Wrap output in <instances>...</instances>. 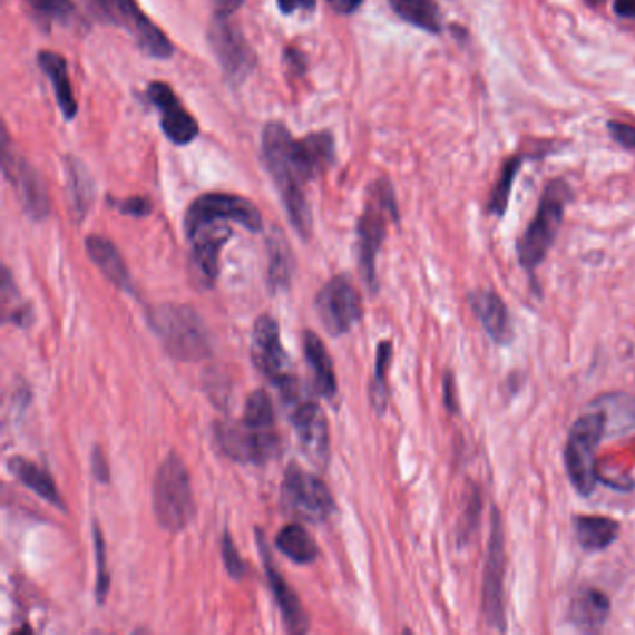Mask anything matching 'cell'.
I'll list each match as a JSON object with an SVG mask.
<instances>
[{"label":"cell","instance_id":"ffe728a7","mask_svg":"<svg viewBox=\"0 0 635 635\" xmlns=\"http://www.w3.org/2000/svg\"><path fill=\"white\" fill-rule=\"evenodd\" d=\"M86 252L96 267L105 274L108 282H113L119 290L131 287V274L125 265L124 257L118 248L108 238L101 235H90L86 238Z\"/></svg>","mask_w":635,"mask_h":635},{"label":"cell","instance_id":"60d3db41","mask_svg":"<svg viewBox=\"0 0 635 635\" xmlns=\"http://www.w3.org/2000/svg\"><path fill=\"white\" fill-rule=\"evenodd\" d=\"M443 401H446V407H448L451 414H457L459 412V398H457V384H455L453 377L451 374H446V380H443Z\"/></svg>","mask_w":635,"mask_h":635},{"label":"cell","instance_id":"ac0fdd59","mask_svg":"<svg viewBox=\"0 0 635 635\" xmlns=\"http://www.w3.org/2000/svg\"><path fill=\"white\" fill-rule=\"evenodd\" d=\"M471 310L481 321L482 329L499 345H507L512 340L511 318L504 299L494 291H471L468 295Z\"/></svg>","mask_w":635,"mask_h":635},{"label":"cell","instance_id":"9a60e30c","mask_svg":"<svg viewBox=\"0 0 635 635\" xmlns=\"http://www.w3.org/2000/svg\"><path fill=\"white\" fill-rule=\"evenodd\" d=\"M148 97L163 114L160 127L168 140L177 146H187L198 137V121L183 108L170 86L166 82H152Z\"/></svg>","mask_w":635,"mask_h":635},{"label":"cell","instance_id":"74e56055","mask_svg":"<svg viewBox=\"0 0 635 635\" xmlns=\"http://www.w3.org/2000/svg\"><path fill=\"white\" fill-rule=\"evenodd\" d=\"M119 213H124V215L129 216H148L152 213V204H149V199L143 198V196H133V198L121 199L118 202Z\"/></svg>","mask_w":635,"mask_h":635},{"label":"cell","instance_id":"d4e9b609","mask_svg":"<svg viewBox=\"0 0 635 635\" xmlns=\"http://www.w3.org/2000/svg\"><path fill=\"white\" fill-rule=\"evenodd\" d=\"M574 534L578 545L585 551L606 550L617 540L618 524L613 518L598 517V515H579L574 518Z\"/></svg>","mask_w":635,"mask_h":635},{"label":"cell","instance_id":"44dd1931","mask_svg":"<svg viewBox=\"0 0 635 635\" xmlns=\"http://www.w3.org/2000/svg\"><path fill=\"white\" fill-rule=\"evenodd\" d=\"M302 346H304V356H306L307 365L313 374V384L315 390L323 398L332 399L338 392V382H335L334 363L330 358L326 346L318 334L313 332H304L302 338Z\"/></svg>","mask_w":635,"mask_h":635},{"label":"cell","instance_id":"8992f818","mask_svg":"<svg viewBox=\"0 0 635 635\" xmlns=\"http://www.w3.org/2000/svg\"><path fill=\"white\" fill-rule=\"evenodd\" d=\"M606 416L600 410L587 412L579 420L574 421L568 432L567 448H565V465L568 477L576 492L590 496L595 492L598 473H596V449L606 434Z\"/></svg>","mask_w":635,"mask_h":635},{"label":"cell","instance_id":"4dcf8cb0","mask_svg":"<svg viewBox=\"0 0 635 635\" xmlns=\"http://www.w3.org/2000/svg\"><path fill=\"white\" fill-rule=\"evenodd\" d=\"M393 345L392 341H382L377 349V360H374V374L369 388V398H371V407L377 414H384L388 404V371L392 363Z\"/></svg>","mask_w":635,"mask_h":635},{"label":"cell","instance_id":"7a4b0ae2","mask_svg":"<svg viewBox=\"0 0 635 635\" xmlns=\"http://www.w3.org/2000/svg\"><path fill=\"white\" fill-rule=\"evenodd\" d=\"M573 198V188L565 179H551L543 190L534 221L517 244L518 262L528 273H535L548 256Z\"/></svg>","mask_w":635,"mask_h":635},{"label":"cell","instance_id":"83f0119b","mask_svg":"<svg viewBox=\"0 0 635 635\" xmlns=\"http://www.w3.org/2000/svg\"><path fill=\"white\" fill-rule=\"evenodd\" d=\"M388 2L404 23L412 25L427 35H442V18L437 0H388Z\"/></svg>","mask_w":635,"mask_h":635},{"label":"cell","instance_id":"ba28073f","mask_svg":"<svg viewBox=\"0 0 635 635\" xmlns=\"http://www.w3.org/2000/svg\"><path fill=\"white\" fill-rule=\"evenodd\" d=\"M215 222H237L250 232H262V213L256 205L235 194L211 193L194 199L185 215V232L194 237L202 227Z\"/></svg>","mask_w":635,"mask_h":635},{"label":"cell","instance_id":"7402d4cb","mask_svg":"<svg viewBox=\"0 0 635 635\" xmlns=\"http://www.w3.org/2000/svg\"><path fill=\"white\" fill-rule=\"evenodd\" d=\"M4 172L7 174L12 172L13 185H18L27 213L35 221L46 218L47 213H49V198H47L46 187H43L38 174L23 160L16 163V157H13L12 166L4 165Z\"/></svg>","mask_w":635,"mask_h":635},{"label":"cell","instance_id":"d6a6232c","mask_svg":"<svg viewBox=\"0 0 635 635\" xmlns=\"http://www.w3.org/2000/svg\"><path fill=\"white\" fill-rule=\"evenodd\" d=\"M94 546H96L97 559L96 598L99 604H105L108 589H110V576H108L107 545L97 524H94Z\"/></svg>","mask_w":635,"mask_h":635},{"label":"cell","instance_id":"2e32d148","mask_svg":"<svg viewBox=\"0 0 635 635\" xmlns=\"http://www.w3.org/2000/svg\"><path fill=\"white\" fill-rule=\"evenodd\" d=\"M229 237H232V229L227 226H218V222L202 227L194 237H190L194 279L205 290L213 287L218 279L221 252Z\"/></svg>","mask_w":635,"mask_h":635},{"label":"cell","instance_id":"6da1fadb","mask_svg":"<svg viewBox=\"0 0 635 635\" xmlns=\"http://www.w3.org/2000/svg\"><path fill=\"white\" fill-rule=\"evenodd\" d=\"M293 144L295 138L291 137L290 129L285 125L268 124L265 127L262 140L263 159L268 174L273 176L276 187L280 188L291 224L302 237L307 238L312 233V215L302 190L306 183L302 182L293 160Z\"/></svg>","mask_w":635,"mask_h":635},{"label":"cell","instance_id":"1f68e13d","mask_svg":"<svg viewBox=\"0 0 635 635\" xmlns=\"http://www.w3.org/2000/svg\"><path fill=\"white\" fill-rule=\"evenodd\" d=\"M293 276V256L290 244L279 232L268 238V284L274 290L287 287Z\"/></svg>","mask_w":635,"mask_h":635},{"label":"cell","instance_id":"f546056e","mask_svg":"<svg viewBox=\"0 0 635 635\" xmlns=\"http://www.w3.org/2000/svg\"><path fill=\"white\" fill-rule=\"evenodd\" d=\"M276 546L285 557L299 565H310L318 559V545L310 537L306 529L299 524H290L276 537Z\"/></svg>","mask_w":635,"mask_h":635},{"label":"cell","instance_id":"ab89813d","mask_svg":"<svg viewBox=\"0 0 635 635\" xmlns=\"http://www.w3.org/2000/svg\"><path fill=\"white\" fill-rule=\"evenodd\" d=\"M280 12L293 16L296 12H312L315 10V0H279Z\"/></svg>","mask_w":635,"mask_h":635},{"label":"cell","instance_id":"7c38bea8","mask_svg":"<svg viewBox=\"0 0 635 635\" xmlns=\"http://www.w3.org/2000/svg\"><path fill=\"white\" fill-rule=\"evenodd\" d=\"M505 534L498 511L494 509L492 531L488 540L485 584H482V612L490 628L505 629Z\"/></svg>","mask_w":635,"mask_h":635},{"label":"cell","instance_id":"8d00e7d4","mask_svg":"<svg viewBox=\"0 0 635 635\" xmlns=\"http://www.w3.org/2000/svg\"><path fill=\"white\" fill-rule=\"evenodd\" d=\"M607 131L613 143H617L621 148L635 152V127L634 125L623 124V121H607Z\"/></svg>","mask_w":635,"mask_h":635},{"label":"cell","instance_id":"30bf717a","mask_svg":"<svg viewBox=\"0 0 635 635\" xmlns=\"http://www.w3.org/2000/svg\"><path fill=\"white\" fill-rule=\"evenodd\" d=\"M252 362L260 373L273 380L282 398H291L301 390L295 377L287 369V358H285L282 340H280L279 323L271 315H262L254 324Z\"/></svg>","mask_w":635,"mask_h":635},{"label":"cell","instance_id":"f1b7e54d","mask_svg":"<svg viewBox=\"0 0 635 635\" xmlns=\"http://www.w3.org/2000/svg\"><path fill=\"white\" fill-rule=\"evenodd\" d=\"M537 157H543V154H517L505 160L498 183L494 185L492 194L488 198V215L499 216V218L505 215V211L509 207V199H511L512 183L517 179L518 172H520L526 160L537 159Z\"/></svg>","mask_w":635,"mask_h":635},{"label":"cell","instance_id":"603a6c76","mask_svg":"<svg viewBox=\"0 0 635 635\" xmlns=\"http://www.w3.org/2000/svg\"><path fill=\"white\" fill-rule=\"evenodd\" d=\"M125 27L131 30L135 38H137L138 46L143 47L149 57L166 60V58H170L174 55L172 41L163 35V30L152 19L146 18L140 12V8L135 2L129 4L127 18H125Z\"/></svg>","mask_w":635,"mask_h":635},{"label":"cell","instance_id":"7bdbcfd3","mask_svg":"<svg viewBox=\"0 0 635 635\" xmlns=\"http://www.w3.org/2000/svg\"><path fill=\"white\" fill-rule=\"evenodd\" d=\"M326 2L334 12L341 13V16H351L363 4V0H326Z\"/></svg>","mask_w":635,"mask_h":635},{"label":"cell","instance_id":"d590c367","mask_svg":"<svg viewBox=\"0 0 635 635\" xmlns=\"http://www.w3.org/2000/svg\"><path fill=\"white\" fill-rule=\"evenodd\" d=\"M133 0H91V4L105 16V19L116 25H125L127 8Z\"/></svg>","mask_w":635,"mask_h":635},{"label":"cell","instance_id":"f35d334b","mask_svg":"<svg viewBox=\"0 0 635 635\" xmlns=\"http://www.w3.org/2000/svg\"><path fill=\"white\" fill-rule=\"evenodd\" d=\"M91 471L96 476L97 481H110V470H108L107 457L102 453L101 449L94 448L91 451Z\"/></svg>","mask_w":635,"mask_h":635},{"label":"cell","instance_id":"4316f807","mask_svg":"<svg viewBox=\"0 0 635 635\" xmlns=\"http://www.w3.org/2000/svg\"><path fill=\"white\" fill-rule=\"evenodd\" d=\"M609 613H612V602L598 589L582 590L570 606L573 623L585 632L602 628Z\"/></svg>","mask_w":635,"mask_h":635},{"label":"cell","instance_id":"9c48e42d","mask_svg":"<svg viewBox=\"0 0 635 635\" xmlns=\"http://www.w3.org/2000/svg\"><path fill=\"white\" fill-rule=\"evenodd\" d=\"M285 509L306 522H324L332 517L335 504L321 477L291 465L282 482Z\"/></svg>","mask_w":635,"mask_h":635},{"label":"cell","instance_id":"5b68a950","mask_svg":"<svg viewBox=\"0 0 635 635\" xmlns=\"http://www.w3.org/2000/svg\"><path fill=\"white\" fill-rule=\"evenodd\" d=\"M390 221H399L398 204L392 185L382 179L371 185L368 205L358 221L360 268L371 291H377V254L387 238Z\"/></svg>","mask_w":635,"mask_h":635},{"label":"cell","instance_id":"836d02e7","mask_svg":"<svg viewBox=\"0 0 635 635\" xmlns=\"http://www.w3.org/2000/svg\"><path fill=\"white\" fill-rule=\"evenodd\" d=\"M30 8L43 21H69L74 18L75 8L71 0H29Z\"/></svg>","mask_w":635,"mask_h":635},{"label":"cell","instance_id":"3957f363","mask_svg":"<svg viewBox=\"0 0 635 635\" xmlns=\"http://www.w3.org/2000/svg\"><path fill=\"white\" fill-rule=\"evenodd\" d=\"M154 329L166 352L182 362H199L211 354V340L204 319L190 306L163 304L149 312Z\"/></svg>","mask_w":635,"mask_h":635},{"label":"cell","instance_id":"5bb4252c","mask_svg":"<svg viewBox=\"0 0 635 635\" xmlns=\"http://www.w3.org/2000/svg\"><path fill=\"white\" fill-rule=\"evenodd\" d=\"M209 40L227 79L233 80L235 85L243 82L254 68L256 57L241 30L229 23V18L215 16L211 25Z\"/></svg>","mask_w":635,"mask_h":635},{"label":"cell","instance_id":"52a82bcc","mask_svg":"<svg viewBox=\"0 0 635 635\" xmlns=\"http://www.w3.org/2000/svg\"><path fill=\"white\" fill-rule=\"evenodd\" d=\"M215 442L227 459L244 465H265L276 459L282 442L276 427L254 426L250 421H221L215 427Z\"/></svg>","mask_w":635,"mask_h":635},{"label":"cell","instance_id":"cb8c5ba5","mask_svg":"<svg viewBox=\"0 0 635 635\" xmlns=\"http://www.w3.org/2000/svg\"><path fill=\"white\" fill-rule=\"evenodd\" d=\"M38 63H40L41 71L51 80L52 90H55L58 107L62 110L63 118L74 119L77 116V101H75L74 86L69 80L66 58L60 57L57 52L41 51L38 55Z\"/></svg>","mask_w":635,"mask_h":635},{"label":"cell","instance_id":"bcb514c9","mask_svg":"<svg viewBox=\"0 0 635 635\" xmlns=\"http://www.w3.org/2000/svg\"><path fill=\"white\" fill-rule=\"evenodd\" d=\"M600 2H604V0H587V4H590V7H596V4H600Z\"/></svg>","mask_w":635,"mask_h":635},{"label":"cell","instance_id":"484cf974","mask_svg":"<svg viewBox=\"0 0 635 635\" xmlns=\"http://www.w3.org/2000/svg\"><path fill=\"white\" fill-rule=\"evenodd\" d=\"M8 468L13 477H18L25 487L30 488L36 496L46 499L47 504L55 505L57 509H63L62 496L58 494L57 482L49 471L40 466L23 459V457H12L8 462Z\"/></svg>","mask_w":635,"mask_h":635},{"label":"cell","instance_id":"e575fe53","mask_svg":"<svg viewBox=\"0 0 635 635\" xmlns=\"http://www.w3.org/2000/svg\"><path fill=\"white\" fill-rule=\"evenodd\" d=\"M222 557H224V565H226V570L233 579L243 578L244 570V561L238 556V550L233 545L232 535L224 534L222 537Z\"/></svg>","mask_w":635,"mask_h":635},{"label":"cell","instance_id":"f6af8a7d","mask_svg":"<svg viewBox=\"0 0 635 635\" xmlns=\"http://www.w3.org/2000/svg\"><path fill=\"white\" fill-rule=\"evenodd\" d=\"M285 62L295 69V74H304V69H306V60L302 57V52L295 51V49L285 51Z\"/></svg>","mask_w":635,"mask_h":635},{"label":"cell","instance_id":"8fae6325","mask_svg":"<svg viewBox=\"0 0 635 635\" xmlns=\"http://www.w3.org/2000/svg\"><path fill=\"white\" fill-rule=\"evenodd\" d=\"M315 310L329 334L343 335L362 319V296L351 280L335 276L319 291Z\"/></svg>","mask_w":635,"mask_h":635},{"label":"cell","instance_id":"e0dca14e","mask_svg":"<svg viewBox=\"0 0 635 635\" xmlns=\"http://www.w3.org/2000/svg\"><path fill=\"white\" fill-rule=\"evenodd\" d=\"M260 550H262L263 559H265V570H267L268 585L273 589L274 600L279 602L280 612L284 617L285 628L291 634H304L310 628L307 624L306 613L302 609L299 596L293 593L290 584L282 578V574L276 570L271 559V554L267 551V546L263 543L262 535H260Z\"/></svg>","mask_w":635,"mask_h":635},{"label":"cell","instance_id":"ee69618b","mask_svg":"<svg viewBox=\"0 0 635 635\" xmlns=\"http://www.w3.org/2000/svg\"><path fill=\"white\" fill-rule=\"evenodd\" d=\"M613 12L617 13L618 18L635 21V0H613Z\"/></svg>","mask_w":635,"mask_h":635},{"label":"cell","instance_id":"4fadbf2b","mask_svg":"<svg viewBox=\"0 0 635 635\" xmlns=\"http://www.w3.org/2000/svg\"><path fill=\"white\" fill-rule=\"evenodd\" d=\"M287 404L291 407V423L295 427L304 453L307 459L323 468L330 459L329 421L323 409L315 401L301 395L291 399Z\"/></svg>","mask_w":635,"mask_h":635},{"label":"cell","instance_id":"d6986e66","mask_svg":"<svg viewBox=\"0 0 635 635\" xmlns=\"http://www.w3.org/2000/svg\"><path fill=\"white\" fill-rule=\"evenodd\" d=\"M334 138L330 133H315L293 144V160L302 182H312L313 177L329 168L334 160Z\"/></svg>","mask_w":635,"mask_h":635},{"label":"cell","instance_id":"277c9868","mask_svg":"<svg viewBox=\"0 0 635 635\" xmlns=\"http://www.w3.org/2000/svg\"><path fill=\"white\" fill-rule=\"evenodd\" d=\"M154 511L160 528L170 534L183 531L196 515L190 473L177 455L166 457L155 476Z\"/></svg>","mask_w":635,"mask_h":635},{"label":"cell","instance_id":"b9f144b4","mask_svg":"<svg viewBox=\"0 0 635 635\" xmlns=\"http://www.w3.org/2000/svg\"><path fill=\"white\" fill-rule=\"evenodd\" d=\"M243 2L244 0H211V7L218 18H232L243 7Z\"/></svg>","mask_w":635,"mask_h":635}]
</instances>
